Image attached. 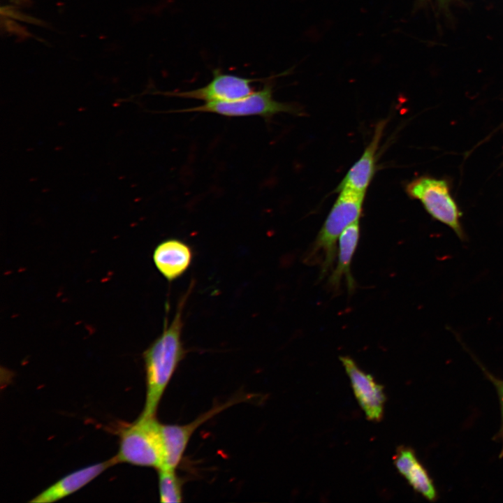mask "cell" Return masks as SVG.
Segmentation results:
<instances>
[{"mask_svg": "<svg viewBox=\"0 0 503 503\" xmlns=\"http://www.w3.org/2000/svg\"><path fill=\"white\" fill-rule=\"evenodd\" d=\"M188 290L178 303L174 319L169 324L165 319L162 333L143 353L145 363L146 395L141 416H156L163 395L180 362L185 356L182 340V311Z\"/></svg>", "mask_w": 503, "mask_h": 503, "instance_id": "1", "label": "cell"}, {"mask_svg": "<svg viewBox=\"0 0 503 503\" xmlns=\"http://www.w3.org/2000/svg\"><path fill=\"white\" fill-rule=\"evenodd\" d=\"M365 194L342 189L305 258L309 264H319L321 277L325 276L334 264L338 239L343 231L359 220Z\"/></svg>", "mask_w": 503, "mask_h": 503, "instance_id": "2", "label": "cell"}, {"mask_svg": "<svg viewBox=\"0 0 503 503\" xmlns=\"http://www.w3.org/2000/svg\"><path fill=\"white\" fill-rule=\"evenodd\" d=\"M161 425L156 416L141 415L119 432V447L114 456L117 463L155 468L163 465Z\"/></svg>", "mask_w": 503, "mask_h": 503, "instance_id": "3", "label": "cell"}, {"mask_svg": "<svg viewBox=\"0 0 503 503\" xmlns=\"http://www.w3.org/2000/svg\"><path fill=\"white\" fill-rule=\"evenodd\" d=\"M173 112H211L225 117L260 116L270 119L281 112L300 115V108L291 103H282L273 98V85L267 82L260 90L243 98L231 101L205 102L190 108L173 110Z\"/></svg>", "mask_w": 503, "mask_h": 503, "instance_id": "4", "label": "cell"}, {"mask_svg": "<svg viewBox=\"0 0 503 503\" xmlns=\"http://www.w3.org/2000/svg\"><path fill=\"white\" fill-rule=\"evenodd\" d=\"M406 191L411 198L420 201L433 219L451 228L461 240L465 239L460 221L462 212L446 180L422 176L407 184Z\"/></svg>", "mask_w": 503, "mask_h": 503, "instance_id": "5", "label": "cell"}, {"mask_svg": "<svg viewBox=\"0 0 503 503\" xmlns=\"http://www.w3.org/2000/svg\"><path fill=\"white\" fill-rule=\"evenodd\" d=\"M247 398L238 396L212 407L196 419L185 425L161 424V430L163 446V465L162 467L175 469L180 465L186 448L196 430L217 414L235 403Z\"/></svg>", "mask_w": 503, "mask_h": 503, "instance_id": "6", "label": "cell"}, {"mask_svg": "<svg viewBox=\"0 0 503 503\" xmlns=\"http://www.w3.org/2000/svg\"><path fill=\"white\" fill-rule=\"evenodd\" d=\"M212 73L211 81L202 87L188 91L168 92L165 94L205 102L231 101L248 96L254 92L252 83L263 80L224 73L219 68L214 69Z\"/></svg>", "mask_w": 503, "mask_h": 503, "instance_id": "7", "label": "cell"}, {"mask_svg": "<svg viewBox=\"0 0 503 503\" xmlns=\"http://www.w3.org/2000/svg\"><path fill=\"white\" fill-rule=\"evenodd\" d=\"M340 359L349 378L353 393L367 419L379 421L384 414L386 396L384 388L373 377L363 371L349 356Z\"/></svg>", "mask_w": 503, "mask_h": 503, "instance_id": "8", "label": "cell"}, {"mask_svg": "<svg viewBox=\"0 0 503 503\" xmlns=\"http://www.w3.org/2000/svg\"><path fill=\"white\" fill-rule=\"evenodd\" d=\"M393 459L398 472L415 492L429 502L437 501L439 493L434 481L413 449L399 446Z\"/></svg>", "mask_w": 503, "mask_h": 503, "instance_id": "9", "label": "cell"}, {"mask_svg": "<svg viewBox=\"0 0 503 503\" xmlns=\"http://www.w3.org/2000/svg\"><path fill=\"white\" fill-rule=\"evenodd\" d=\"M193 256L192 249L188 244L179 239L170 238L156 245L152 259L161 275L168 282H173L187 271Z\"/></svg>", "mask_w": 503, "mask_h": 503, "instance_id": "10", "label": "cell"}, {"mask_svg": "<svg viewBox=\"0 0 503 503\" xmlns=\"http://www.w3.org/2000/svg\"><path fill=\"white\" fill-rule=\"evenodd\" d=\"M117 464L115 458L74 471L46 488L30 500L33 503L58 501L76 492L97 477L105 469Z\"/></svg>", "mask_w": 503, "mask_h": 503, "instance_id": "11", "label": "cell"}, {"mask_svg": "<svg viewBox=\"0 0 503 503\" xmlns=\"http://www.w3.org/2000/svg\"><path fill=\"white\" fill-rule=\"evenodd\" d=\"M385 124V121L377 124L370 143L338 185L337 191L346 189L365 194L374 175L376 154Z\"/></svg>", "mask_w": 503, "mask_h": 503, "instance_id": "12", "label": "cell"}, {"mask_svg": "<svg viewBox=\"0 0 503 503\" xmlns=\"http://www.w3.org/2000/svg\"><path fill=\"white\" fill-rule=\"evenodd\" d=\"M359 237V220L347 226L339 237L337 263L328 279V285L334 290L339 289L342 279H345L349 291H353L356 286L351 272V264Z\"/></svg>", "mask_w": 503, "mask_h": 503, "instance_id": "13", "label": "cell"}, {"mask_svg": "<svg viewBox=\"0 0 503 503\" xmlns=\"http://www.w3.org/2000/svg\"><path fill=\"white\" fill-rule=\"evenodd\" d=\"M158 483L161 502H182L184 481L177 475L175 469L161 467L158 469Z\"/></svg>", "mask_w": 503, "mask_h": 503, "instance_id": "14", "label": "cell"}, {"mask_svg": "<svg viewBox=\"0 0 503 503\" xmlns=\"http://www.w3.org/2000/svg\"><path fill=\"white\" fill-rule=\"evenodd\" d=\"M476 363L479 365L481 370L483 371L486 378L493 384L494 386L499 403L500 409V425L497 434L494 436L493 440L500 442L502 444L501 451L499 454V458H503V379L495 377L494 374L490 373L484 366H483L479 361L476 359Z\"/></svg>", "mask_w": 503, "mask_h": 503, "instance_id": "15", "label": "cell"}]
</instances>
